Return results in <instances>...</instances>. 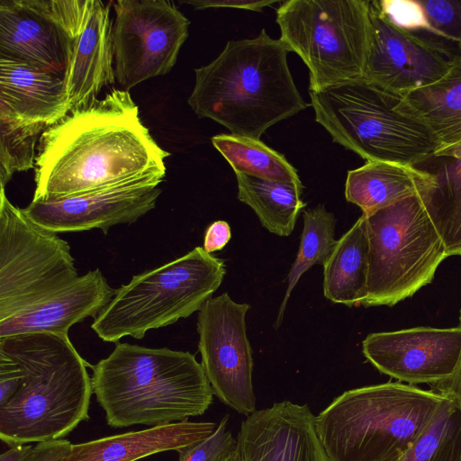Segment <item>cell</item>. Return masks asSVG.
Listing matches in <instances>:
<instances>
[{"instance_id": "cell-1", "label": "cell", "mask_w": 461, "mask_h": 461, "mask_svg": "<svg viewBox=\"0 0 461 461\" xmlns=\"http://www.w3.org/2000/svg\"><path fill=\"white\" fill-rule=\"evenodd\" d=\"M32 201L86 194L150 176H166L170 155L142 123L129 91L70 111L41 136Z\"/></svg>"}, {"instance_id": "cell-2", "label": "cell", "mask_w": 461, "mask_h": 461, "mask_svg": "<svg viewBox=\"0 0 461 461\" xmlns=\"http://www.w3.org/2000/svg\"><path fill=\"white\" fill-rule=\"evenodd\" d=\"M289 52L265 29L256 38L228 41L215 59L194 69L187 104L231 134L260 140L272 125L311 105L294 82Z\"/></svg>"}, {"instance_id": "cell-3", "label": "cell", "mask_w": 461, "mask_h": 461, "mask_svg": "<svg viewBox=\"0 0 461 461\" xmlns=\"http://www.w3.org/2000/svg\"><path fill=\"white\" fill-rule=\"evenodd\" d=\"M0 352L21 369L17 391L0 405V438L13 447L63 438L89 419L93 392L86 362L67 335L0 338Z\"/></svg>"}, {"instance_id": "cell-4", "label": "cell", "mask_w": 461, "mask_h": 461, "mask_svg": "<svg viewBox=\"0 0 461 461\" xmlns=\"http://www.w3.org/2000/svg\"><path fill=\"white\" fill-rule=\"evenodd\" d=\"M90 367L93 392L111 428L188 420L213 401L202 364L186 351L117 342Z\"/></svg>"}, {"instance_id": "cell-5", "label": "cell", "mask_w": 461, "mask_h": 461, "mask_svg": "<svg viewBox=\"0 0 461 461\" xmlns=\"http://www.w3.org/2000/svg\"><path fill=\"white\" fill-rule=\"evenodd\" d=\"M445 396L402 382L345 391L315 416L330 461H396L414 445Z\"/></svg>"}, {"instance_id": "cell-6", "label": "cell", "mask_w": 461, "mask_h": 461, "mask_svg": "<svg viewBox=\"0 0 461 461\" xmlns=\"http://www.w3.org/2000/svg\"><path fill=\"white\" fill-rule=\"evenodd\" d=\"M309 93L315 121L366 161L414 166L438 148L423 124L398 110L401 96L362 77Z\"/></svg>"}, {"instance_id": "cell-7", "label": "cell", "mask_w": 461, "mask_h": 461, "mask_svg": "<svg viewBox=\"0 0 461 461\" xmlns=\"http://www.w3.org/2000/svg\"><path fill=\"white\" fill-rule=\"evenodd\" d=\"M224 260L195 247L161 267L134 276L120 288L91 324L106 342L171 325L199 312L219 288Z\"/></svg>"}, {"instance_id": "cell-8", "label": "cell", "mask_w": 461, "mask_h": 461, "mask_svg": "<svg viewBox=\"0 0 461 461\" xmlns=\"http://www.w3.org/2000/svg\"><path fill=\"white\" fill-rule=\"evenodd\" d=\"M276 23L280 40L309 69V92L363 77L371 35L370 1H284Z\"/></svg>"}, {"instance_id": "cell-9", "label": "cell", "mask_w": 461, "mask_h": 461, "mask_svg": "<svg viewBox=\"0 0 461 461\" xmlns=\"http://www.w3.org/2000/svg\"><path fill=\"white\" fill-rule=\"evenodd\" d=\"M364 216L369 273L361 305L393 306L429 284L448 255L419 194Z\"/></svg>"}, {"instance_id": "cell-10", "label": "cell", "mask_w": 461, "mask_h": 461, "mask_svg": "<svg viewBox=\"0 0 461 461\" xmlns=\"http://www.w3.org/2000/svg\"><path fill=\"white\" fill-rule=\"evenodd\" d=\"M68 243L28 218L0 191V321L77 277Z\"/></svg>"}, {"instance_id": "cell-11", "label": "cell", "mask_w": 461, "mask_h": 461, "mask_svg": "<svg viewBox=\"0 0 461 461\" xmlns=\"http://www.w3.org/2000/svg\"><path fill=\"white\" fill-rule=\"evenodd\" d=\"M115 80L130 91L175 66L189 33V20L168 0L113 2Z\"/></svg>"}, {"instance_id": "cell-12", "label": "cell", "mask_w": 461, "mask_h": 461, "mask_svg": "<svg viewBox=\"0 0 461 461\" xmlns=\"http://www.w3.org/2000/svg\"><path fill=\"white\" fill-rule=\"evenodd\" d=\"M91 0H0V57L63 77Z\"/></svg>"}, {"instance_id": "cell-13", "label": "cell", "mask_w": 461, "mask_h": 461, "mask_svg": "<svg viewBox=\"0 0 461 461\" xmlns=\"http://www.w3.org/2000/svg\"><path fill=\"white\" fill-rule=\"evenodd\" d=\"M249 309V304L236 303L223 293L210 298L197 317L201 364L213 393L245 416L257 411L246 326Z\"/></svg>"}, {"instance_id": "cell-14", "label": "cell", "mask_w": 461, "mask_h": 461, "mask_svg": "<svg viewBox=\"0 0 461 461\" xmlns=\"http://www.w3.org/2000/svg\"><path fill=\"white\" fill-rule=\"evenodd\" d=\"M371 35L362 78L399 95L441 79L454 58L428 40L393 24L370 1Z\"/></svg>"}, {"instance_id": "cell-15", "label": "cell", "mask_w": 461, "mask_h": 461, "mask_svg": "<svg viewBox=\"0 0 461 461\" xmlns=\"http://www.w3.org/2000/svg\"><path fill=\"white\" fill-rule=\"evenodd\" d=\"M365 357L379 372L409 384L441 383L456 372L461 356V327H416L368 334Z\"/></svg>"}, {"instance_id": "cell-16", "label": "cell", "mask_w": 461, "mask_h": 461, "mask_svg": "<svg viewBox=\"0 0 461 461\" xmlns=\"http://www.w3.org/2000/svg\"><path fill=\"white\" fill-rule=\"evenodd\" d=\"M164 176H150L119 186L56 201H32L23 209L38 225L56 233L132 223L151 211Z\"/></svg>"}, {"instance_id": "cell-17", "label": "cell", "mask_w": 461, "mask_h": 461, "mask_svg": "<svg viewBox=\"0 0 461 461\" xmlns=\"http://www.w3.org/2000/svg\"><path fill=\"white\" fill-rule=\"evenodd\" d=\"M236 438L241 461H330L308 404L285 400L257 410Z\"/></svg>"}, {"instance_id": "cell-18", "label": "cell", "mask_w": 461, "mask_h": 461, "mask_svg": "<svg viewBox=\"0 0 461 461\" xmlns=\"http://www.w3.org/2000/svg\"><path fill=\"white\" fill-rule=\"evenodd\" d=\"M115 293L99 269L90 270L21 313L0 321V338L31 332L68 336L72 325L87 317L95 318Z\"/></svg>"}, {"instance_id": "cell-19", "label": "cell", "mask_w": 461, "mask_h": 461, "mask_svg": "<svg viewBox=\"0 0 461 461\" xmlns=\"http://www.w3.org/2000/svg\"><path fill=\"white\" fill-rule=\"evenodd\" d=\"M68 113L63 76L0 57V115L49 128Z\"/></svg>"}, {"instance_id": "cell-20", "label": "cell", "mask_w": 461, "mask_h": 461, "mask_svg": "<svg viewBox=\"0 0 461 461\" xmlns=\"http://www.w3.org/2000/svg\"><path fill=\"white\" fill-rule=\"evenodd\" d=\"M91 0L82 32L65 74L69 112L97 100L115 80L111 5Z\"/></svg>"}, {"instance_id": "cell-21", "label": "cell", "mask_w": 461, "mask_h": 461, "mask_svg": "<svg viewBox=\"0 0 461 461\" xmlns=\"http://www.w3.org/2000/svg\"><path fill=\"white\" fill-rule=\"evenodd\" d=\"M211 421L183 420L72 444L60 461H137L165 451L177 452L210 437Z\"/></svg>"}, {"instance_id": "cell-22", "label": "cell", "mask_w": 461, "mask_h": 461, "mask_svg": "<svg viewBox=\"0 0 461 461\" xmlns=\"http://www.w3.org/2000/svg\"><path fill=\"white\" fill-rule=\"evenodd\" d=\"M412 167L429 176L419 195L448 257L461 256V142L438 148Z\"/></svg>"}, {"instance_id": "cell-23", "label": "cell", "mask_w": 461, "mask_h": 461, "mask_svg": "<svg viewBox=\"0 0 461 461\" xmlns=\"http://www.w3.org/2000/svg\"><path fill=\"white\" fill-rule=\"evenodd\" d=\"M398 110L423 124L438 148L461 141V55L438 81L412 91L400 100Z\"/></svg>"}, {"instance_id": "cell-24", "label": "cell", "mask_w": 461, "mask_h": 461, "mask_svg": "<svg viewBox=\"0 0 461 461\" xmlns=\"http://www.w3.org/2000/svg\"><path fill=\"white\" fill-rule=\"evenodd\" d=\"M426 173L412 166L366 161L358 168L348 172L345 197L357 205L363 215L420 194L429 184Z\"/></svg>"}, {"instance_id": "cell-25", "label": "cell", "mask_w": 461, "mask_h": 461, "mask_svg": "<svg viewBox=\"0 0 461 461\" xmlns=\"http://www.w3.org/2000/svg\"><path fill=\"white\" fill-rule=\"evenodd\" d=\"M369 243L361 215L338 242L323 266V294L334 303L361 305L367 295Z\"/></svg>"}, {"instance_id": "cell-26", "label": "cell", "mask_w": 461, "mask_h": 461, "mask_svg": "<svg viewBox=\"0 0 461 461\" xmlns=\"http://www.w3.org/2000/svg\"><path fill=\"white\" fill-rule=\"evenodd\" d=\"M235 176L239 200L254 211L261 225L277 236H289L306 205L301 199L303 189L241 173Z\"/></svg>"}, {"instance_id": "cell-27", "label": "cell", "mask_w": 461, "mask_h": 461, "mask_svg": "<svg viewBox=\"0 0 461 461\" xmlns=\"http://www.w3.org/2000/svg\"><path fill=\"white\" fill-rule=\"evenodd\" d=\"M234 173L294 185L303 189L297 170L285 157L260 140L235 134H218L211 139Z\"/></svg>"}, {"instance_id": "cell-28", "label": "cell", "mask_w": 461, "mask_h": 461, "mask_svg": "<svg viewBox=\"0 0 461 461\" xmlns=\"http://www.w3.org/2000/svg\"><path fill=\"white\" fill-rule=\"evenodd\" d=\"M303 219L299 250L287 276V287L278 311L276 328L282 322L288 299L301 276L314 265L324 266L338 242L335 239L337 220L323 204L304 211Z\"/></svg>"}, {"instance_id": "cell-29", "label": "cell", "mask_w": 461, "mask_h": 461, "mask_svg": "<svg viewBox=\"0 0 461 461\" xmlns=\"http://www.w3.org/2000/svg\"><path fill=\"white\" fill-rule=\"evenodd\" d=\"M396 461H461V406L445 397L420 437Z\"/></svg>"}, {"instance_id": "cell-30", "label": "cell", "mask_w": 461, "mask_h": 461, "mask_svg": "<svg viewBox=\"0 0 461 461\" xmlns=\"http://www.w3.org/2000/svg\"><path fill=\"white\" fill-rule=\"evenodd\" d=\"M48 128L0 115V185L14 173L34 168L36 142Z\"/></svg>"}, {"instance_id": "cell-31", "label": "cell", "mask_w": 461, "mask_h": 461, "mask_svg": "<svg viewBox=\"0 0 461 461\" xmlns=\"http://www.w3.org/2000/svg\"><path fill=\"white\" fill-rule=\"evenodd\" d=\"M418 1L429 26V41L448 55L444 42H450L461 55V0Z\"/></svg>"}, {"instance_id": "cell-32", "label": "cell", "mask_w": 461, "mask_h": 461, "mask_svg": "<svg viewBox=\"0 0 461 461\" xmlns=\"http://www.w3.org/2000/svg\"><path fill=\"white\" fill-rule=\"evenodd\" d=\"M229 414L224 415L210 437L178 452V461H215L221 455L238 447L228 429Z\"/></svg>"}, {"instance_id": "cell-33", "label": "cell", "mask_w": 461, "mask_h": 461, "mask_svg": "<svg viewBox=\"0 0 461 461\" xmlns=\"http://www.w3.org/2000/svg\"><path fill=\"white\" fill-rule=\"evenodd\" d=\"M376 4L396 26L417 35L429 34V26L418 0H376Z\"/></svg>"}, {"instance_id": "cell-34", "label": "cell", "mask_w": 461, "mask_h": 461, "mask_svg": "<svg viewBox=\"0 0 461 461\" xmlns=\"http://www.w3.org/2000/svg\"><path fill=\"white\" fill-rule=\"evenodd\" d=\"M21 377L18 364L6 354L0 352V405L5 403L17 391Z\"/></svg>"}, {"instance_id": "cell-35", "label": "cell", "mask_w": 461, "mask_h": 461, "mask_svg": "<svg viewBox=\"0 0 461 461\" xmlns=\"http://www.w3.org/2000/svg\"><path fill=\"white\" fill-rule=\"evenodd\" d=\"M278 1L276 0H192L183 1L194 6V9L207 8H237L255 12H262L264 7L270 6Z\"/></svg>"}, {"instance_id": "cell-36", "label": "cell", "mask_w": 461, "mask_h": 461, "mask_svg": "<svg viewBox=\"0 0 461 461\" xmlns=\"http://www.w3.org/2000/svg\"><path fill=\"white\" fill-rule=\"evenodd\" d=\"M71 445L63 438L39 442L33 447L26 461H60Z\"/></svg>"}, {"instance_id": "cell-37", "label": "cell", "mask_w": 461, "mask_h": 461, "mask_svg": "<svg viewBox=\"0 0 461 461\" xmlns=\"http://www.w3.org/2000/svg\"><path fill=\"white\" fill-rule=\"evenodd\" d=\"M230 237L229 223L225 221H216L205 231L203 249L210 254L221 250L228 244Z\"/></svg>"}, {"instance_id": "cell-38", "label": "cell", "mask_w": 461, "mask_h": 461, "mask_svg": "<svg viewBox=\"0 0 461 461\" xmlns=\"http://www.w3.org/2000/svg\"><path fill=\"white\" fill-rule=\"evenodd\" d=\"M459 326L461 327V308L459 313ZM430 387L431 390L456 402L461 406V356L454 375L447 380L431 384Z\"/></svg>"}, {"instance_id": "cell-39", "label": "cell", "mask_w": 461, "mask_h": 461, "mask_svg": "<svg viewBox=\"0 0 461 461\" xmlns=\"http://www.w3.org/2000/svg\"><path fill=\"white\" fill-rule=\"evenodd\" d=\"M34 446L17 445L11 447L0 456V461H26Z\"/></svg>"}, {"instance_id": "cell-40", "label": "cell", "mask_w": 461, "mask_h": 461, "mask_svg": "<svg viewBox=\"0 0 461 461\" xmlns=\"http://www.w3.org/2000/svg\"><path fill=\"white\" fill-rule=\"evenodd\" d=\"M215 461H241L239 447L221 455Z\"/></svg>"}, {"instance_id": "cell-41", "label": "cell", "mask_w": 461, "mask_h": 461, "mask_svg": "<svg viewBox=\"0 0 461 461\" xmlns=\"http://www.w3.org/2000/svg\"><path fill=\"white\" fill-rule=\"evenodd\" d=\"M461 142V141H460Z\"/></svg>"}]
</instances>
